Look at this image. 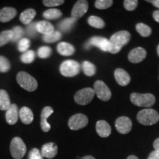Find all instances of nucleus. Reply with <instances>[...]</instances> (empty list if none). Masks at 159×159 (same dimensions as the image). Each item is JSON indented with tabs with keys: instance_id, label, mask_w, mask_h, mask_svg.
Masks as SVG:
<instances>
[{
	"instance_id": "bb28decb",
	"label": "nucleus",
	"mask_w": 159,
	"mask_h": 159,
	"mask_svg": "<svg viewBox=\"0 0 159 159\" xmlns=\"http://www.w3.org/2000/svg\"><path fill=\"white\" fill-rule=\"evenodd\" d=\"M88 23L91 27L97 29H102L105 25L104 21L96 16H91L88 19Z\"/></svg>"
},
{
	"instance_id": "4468645a",
	"label": "nucleus",
	"mask_w": 159,
	"mask_h": 159,
	"mask_svg": "<svg viewBox=\"0 0 159 159\" xmlns=\"http://www.w3.org/2000/svg\"><path fill=\"white\" fill-rule=\"evenodd\" d=\"M53 114L52 108L49 106H47L41 111V128L43 132H49L51 129V125L47 122V119L50 116V115Z\"/></svg>"
},
{
	"instance_id": "a19ab883",
	"label": "nucleus",
	"mask_w": 159,
	"mask_h": 159,
	"mask_svg": "<svg viewBox=\"0 0 159 159\" xmlns=\"http://www.w3.org/2000/svg\"><path fill=\"white\" fill-rule=\"evenodd\" d=\"M28 159H43V156L39 149L33 148L30 152Z\"/></svg>"
},
{
	"instance_id": "f704fd0d",
	"label": "nucleus",
	"mask_w": 159,
	"mask_h": 159,
	"mask_svg": "<svg viewBox=\"0 0 159 159\" xmlns=\"http://www.w3.org/2000/svg\"><path fill=\"white\" fill-rule=\"evenodd\" d=\"M30 47V41L27 38H23L18 43V49L21 52L25 53L28 51Z\"/></svg>"
},
{
	"instance_id": "c756f323",
	"label": "nucleus",
	"mask_w": 159,
	"mask_h": 159,
	"mask_svg": "<svg viewBox=\"0 0 159 159\" xmlns=\"http://www.w3.org/2000/svg\"><path fill=\"white\" fill-rule=\"evenodd\" d=\"M62 37L61 33L60 31H55L54 33L47 35H43V41L46 43H54L59 41Z\"/></svg>"
},
{
	"instance_id": "ddd939ff",
	"label": "nucleus",
	"mask_w": 159,
	"mask_h": 159,
	"mask_svg": "<svg viewBox=\"0 0 159 159\" xmlns=\"http://www.w3.org/2000/svg\"><path fill=\"white\" fill-rule=\"evenodd\" d=\"M147 56V52L142 47H137L132 49L128 55V60L133 63L142 62Z\"/></svg>"
},
{
	"instance_id": "412c9836",
	"label": "nucleus",
	"mask_w": 159,
	"mask_h": 159,
	"mask_svg": "<svg viewBox=\"0 0 159 159\" xmlns=\"http://www.w3.org/2000/svg\"><path fill=\"white\" fill-rule=\"evenodd\" d=\"M57 52L63 56H71L75 53V48L71 43L66 42H61L57 47Z\"/></svg>"
},
{
	"instance_id": "1a4fd4ad",
	"label": "nucleus",
	"mask_w": 159,
	"mask_h": 159,
	"mask_svg": "<svg viewBox=\"0 0 159 159\" xmlns=\"http://www.w3.org/2000/svg\"><path fill=\"white\" fill-rule=\"evenodd\" d=\"M97 47L103 52H108L110 47V41L103 37L94 36L91 38L85 44V49H89L91 47Z\"/></svg>"
},
{
	"instance_id": "cd10ccee",
	"label": "nucleus",
	"mask_w": 159,
	"mask_h": 159,
	"mask_svg": "<svg viewBox=\"0 0 159 159\" xmlns=\"http://www.w3.org/2000/svg\"><path fill=\"white\" fill-rule=\"evenodd\" d=\"M82 69L84 74L86 76L91 77L96 73V66L89 61H84L82 63Z\"/></svg>"
},
{
	"instance_id": "f257e3e1",
	"label": "nucleus",
	"mask_w": 159,
	"mask_h": 159,
	"mask_svg": "<svg viewBox=\"0 0 159 159\" xmlns=\"http://www.w3.org/2000/svg\"><path fill=\"white\" fill-rule=\"evenodd\" d=\"M130 40V33L126 30H122L115 33L111 35L110 41V47L108 52L111 54H116L120 52L124 46L127 45Z\"/></svg>"
},
{
	"instance_id": "6ab92c4d",
	"label": "nucleus",
	"mask_w": 159,
	"mask_h": 159,
	"mask_svg": "<svg viewBox=\"0 0 159 159\" xmlns=\"http://www.w3.org/2000/svg\"><path fill=\"white\" fill-rule=\"evenodd\" d=\"M17 14L16 10L13 7H4L0 10V21L5 23L11 21Z\"/></svg>"
},
{
	"instance_id": "0eeeda50",
	"label": "nucleus",
	"mask_w": 159,
	"mask_h": 159,
	"mask_svg": "<svg viewBox=\"0 0 159 159\" xmlns=\"http://www.w3.org/2000/svg\"><path fill=\"white\" fill-rule=\"evenodd\" d=\"M95 92L91 88H85L77 91L75 94V101L78 105H85L91 102L94 98Z\"/></svg>"
},
{
	"instance_id": "a18cd8bd",
	"label": "nucleus",
	"mask_w": 159,
	"mask_h": 159,
	"mask_svg": "<svg viewBox=\"0 0 159 159\" xmlns=\"http://www.w3.org/2000/svg\"><path fill=\"white\" fill-rule=\"evenodd\" d=\"M150 2H152L155 7H158L159 9V0H154V1H149Z\"/></svg>"
},
{
	"instance_id": "7ed1b4c3",
	"label": "nucleus",
	"mask_w": 159,
	"mask_h": 159,
	"mask_svg": "<svg viewBox=\"0 0 159 159\" xmlns=\"http://www.w3.org/2000/svg\"><path fill=\"white\" fill-rule=\"evenodd\" d=\"M137 120L144 125H152L159 121V114L154 109H143L137 114Z\"/></svg>"
},
{
	"instance_id": "2eb2a0df",
	"label": "nucleus",
	"mask_w": 159,
	"mask_h": 159,
	"mask_svg": "<svg viewBox=\"0 0 159 159\" xmlns=\"http://www.w3.org/2000/svg\"><path fill=\"white\" fill-rule=\"evenodd\" d=\"M115 80L121 86H126L130 82V77L126 71L122 69H116L114 71Z\"/></svg>"
},
{
	"instance_id": "c85d7f7f",
	"label": "nucleus",
	"mask_w": 159,
	"mask_h": 159,
	"mask_svg": "<svg viewBox=\"0 0 159 159\" xmlns=\"http://www.w3.org/2000/svg\"><path fill=\"white\" fill-rule=\"evenodd\" d=\"M136 29L138 33L142 35V37H148L150 36L152 30L149 26L143 23H139L136 26Z\"/></svg>"
},
{
	"instance_id": "4c0bfd02",
	"label": "nucleus",
	"mask_w": 159,
	"mask_h": 159,
	"mask_svg": "<svg viewBox=\"0 0 159 159\" xmlns=\"http://www.w3.org/2000/svg\"><path fill=\"white\" fill-rule=\"evenodd\" d=\"M138 2L137 0H125L124 1V7L127 11H133L136 8Z\"/></svg>"
},
{
	"instance_id": "aec40b11",
	"label": "nucleus",
	"mask_w": 159,
	"mask_h": 159,
	"mask_svg": "<svg viewBox=\"0 0 159 159\" xmlns=\"http://www.w3.org/2000/svg\"><path fill=\"white\" fill-rule=\"evenodd\" d=\"M36 29L38 33H42L43 35H47L54 33V26L47 21H41L36 23Z\"/></svg>"
},
{
	"instance_id": "9d476101",
	"label": "nucleus",
	"mask_w": 159,
	"mask_h": 159,
	"mask_svg": "<svg viewBox=\"0 0 159 159\" xmlns=\"http://www.w3.org/2000/svg\"><path fill=\"white\" fill-rule=\"evenodd\" d=\"M94 91L97 97L102 101H108L111 97V91L108 85L102 80L94 83Z\"/></svg>"
},
{
	"instance_id": "72a5a7b5",
	"label": "nucleus",
	"mask_w": 159,
	"mask_h": 159,
	"mask_svg": "<svg viewBox=\"0 0 159 159\" xmlns=\"http://www.w3.org/2000/svg\"><path fill=\"white\" fill-rule=\"evenodd\" d=\"M11 68V65L8 59L0 55V72H7Z\"/></svg>"
},
{
	"instance_id": "39448f33",
	"label": "nucleus",
	"mask_w": 159,
	"mask_h": 159,
	"mask_svg": "<svg viewBox=\"0 0 159 159\" xmlns=\"http://www.w3.org/2000/svg\"><path fill=\"white\" fill-rule=\"evenodd\" d=\"M80 65L73 60H67L63 61L60 66L61 74L64 77H71L77 75L80 71Z\"/></svg>"
},
{
	"instance_id": "49530a36",
	"label": "nucleus",
	"mask_w": 159,
	"mask_h": 159,
	"mask_svg": "<svg viewBox=\"0 0 159 159\" xmlns=\"http://www.w3.org/2000/svg\"><path fill=\"white\" fill-rule=\"evenodd\" d=\"M80 159H95V158H94V157H93L91 156H86L83 157V158H81Z\"/></svg>"
},
{
	"instance_id": "f8f14e48",
	"label": "nucleus",
	"mask_w": 159,
	"mask_h": 159,
	"mask_svg": "<svg viewBox=\"0 0 159 159\" xmlns=\"http://www.w3.org/2000/svg\"><path fill=\"white\" fill-rule=\"evenodd\" d=\"M115 126L119 134H127L132 128V122L130 118L127 116H120L116 120Z\"/></svg>"
},
{
	"instance_id": "f03ea898",
	"label": "nucleus",
	"mask_w": 159,
	"mask_h": 159,
	"mask_svg": "<svg viewBox=\"0 0 159 159\" xmlns=\"http://www.w3.org/2000/svg\"><path fill=\"white\" fill-rule=\"evenodd\" d=\"M17 83L20 86L27 91H34L38 88L37 80L25 71H20L16 76Z\"/></svg>"
},
{
	"instance_id": "5701e85b",
	"label": "nucleus",
	"mask_w": 159,
	"mask_h": 159,
	"mask_svg": "<svg viewBox=\"0 0 159 159\" xmlns=\"http://www.w3.org/2000/svg\"><path fill=\"white\" fill-rule=\"evenodd\" d=\"M19 117L24 124L30 125L33 121V113L27 107H22L19 111Z\"/></svg>"
},
{
	"instance_id": "473e14b6",
	"label": "nucleus",
	"mask_w": 159,
	"mask_h": 159,
	"mask_svg": "<svg viewBox=\"0 0 159 159\" xmlns=\"http://www.w3.org/2000/svg\"><path fill=\"white\" fill-rule=\"evenodd\" d=\"M35 58V53L33 50H28L21 56V61L25 63H31Z\"/></svg>"
},
{
	"instance_id": "a211bd4d",
	"label": "nucleus",
	"mask_w": 159,
	"mask_h": 159,
	"mask_svg": "<svg viewBox=\"0 0 159 159\" xmlns=\"http://www.w3.org/2000/svg\"><path fill=\"white\" fill-rule=\"evenodd\" d=\"M96 130L97 134L102 138L108 137L111 134V128L110 125L104 120H99L97 122Z\"/></svg>"
},
{
	"instance_id": "de8ad7c7",
	"label": "nucleus",
	"mask_w": 159,
	"mask_h": 159,
	"mask_svg": "<svg viewBox=\"0 0 159 159\" xmlns=\"http://www.w3.org/2000/svg\"><path fill=\"white\" fill-rule=\"evenodd\" d=\"M127 159H139V158L135 156H130L128 157V158H127Z\"/></svg>"
},
{
	"instance_id": "37998d69",
	"label": "nucleus",
	"mask_w": 159,
	"mask_h": 159,
	"mask_svg": "<svg viewBox=\"0 0 159 159\" xmlns=\"http://www.w3.org/2000/svg\"><path fill=\"white\" fill-rule=\"evenodd\" d=\"M153 148L155 150L159 152V138L156 139L153 143Z\"/></svg>"
},
{
	"instance_id": "423d86ee",
	"label": "nucleus",
	"mask_w": 159,
	"mask_h": 159,
	"mask_svg": "<svg viewBox=\"0 0 159 159\" xmlns=\"http://www.w3.org/2000/svg\"><path fill=\"white\" fill-rule=\"evenodd\" d=\"M10 151L13 158L21 159L25 156L27 152V147L22 139L19 137H15L12 139L11 142Z\"/></svg>"
},
{
	"instance_id": "b1692460",
	"label": "nucleus",
	"mask_w": 159,
	"mask_h": 159,
	"mask_svg": "<svg viewBox=\"0 0 159 159\" xmlns=\"http://www.w3.org/2000/svg\"><path fill=\"white\" fill-rule=\"evenodd\" d=\"M35 16H36V12H35V10L29 8L25 10V11H23L21 13L19 19L21 23L24 24V25H28L31 23V21H33Z\"/></svg>"
},
{
	"instance_id": "e433bc0d",
	"label": "nucleus",
	"mask_w": 159,
	"mask_h": 159,
	"mask_svg": "<svg viewBox=\"0 0 159 159\" xmlns=\"http://www.w3.org/2000/svg\"><path fill=\"white\" fill-rule=\"evenodd\" d=\"M52 54V49L47 46L40 47L38 50V55L41 58H47L50 56Z\"/></svg>"
},
{
	"instance_id": "f3484780",
	"label": "nucleus",
	"mask_w": 159,
	"mask_h": 159,
	"mask_svg": "<svg viewBox=\"0 0 159 159\" xmlns=\"http://www.w3.org/2000/svg\"><path fill=\"white\" fill-rule=\"evenodd\" d=\"M19 116L18 106L16 104H11V107L6 111L5 119L9 125H15L17 122Z\"/></svg>"
},
{
	"instance_id": "09e8293b",
	"label": "nucleus",
	"mask_w": 159,
	"mask_h": 159,
	"mask_svg": "<svg viewBox=\"0 0 159 159\" xmlns=\"http://www.w3.org/2000/svg\"><path fill=\"white\" fill-rule=\"evenodd\" d=\"M157 52H158V56H159V44L158 46V47H157Z\"/></svg>"
},
{
	"instance_id": "c9c22d12",
	"label": "nucleus",
	"mask_w": 159,
	"mask_h": 159,
	"mask_svg": "<svg viewBox=\"0 0 159 159\" xmlns=\"http://www.w3.org/2000/svg\"><path fill=\"white\" fill-rule=\"evenodd\" d=\"M114 3L112 0H97L95 2V7L99 10H105L111 7Z\"/></svg>"
},
{
	"instance_id": "20e7f679",
	"label": "nucleus",
	"mask_w": 159,
	"mask_h": 159,
	"mask_svg": "<svg viewBox=\"0 0 159 159\" xmlns=\"http://www.w3.org/2000/svg\"><path fill=\"white\" fill-rule=\"evenodd\" d=\"M130 100L132 103L139 107L150 108L156 102V98L152 94H139L132 93L130 95Z\"/></svg>"
},
{
	"instance_id": "9b49d317",
	"label": "nucleus",
	"mask_w": 159,
	"mask_h": 159,
	"mask_svg": "<svg viewBox=\"0 0 159 159\" xmlns=\"http://www.w3.org/2000/svg\"><path fill=\"white\" fill-rule=\"evenodd\" d=\"M89 9V3L85 0H79L75 4L71 11V18L77 20L83 17Z\"/></svg>"
},
{
	"instance_id": "79ce46f5",
	"label": "nucleus",
	"mask_w": 159,
	"mask_h": 159,
	"mask_svg": "<svg viewBox=\"0 0 159 159\" xmlns=\"http://www.w3.org/2000/svg\"><path fill=\"white\" fill-rule=\"evenodd\" d=\"M148 159H159V152L154 150L150 154Z\"/></svg>"
},
{
	"instance_id": "393cba45",
	"label": "nucleus",
	"mask_w": 159,
	"mask_h": 159,
	"mask_svg": "<svg viewBox=\"0 0 159 159\" xmlns=\"http://www.w3.org/2000/svg\"><path fill=\"white\" fill-rule=\"evenodd\" d=\"M11 103L7 91L1 89L0 90V110L7 111L11 107Z\"/></svg>"
},
{
	"instance_id": "6e6552de",
	"label": "nucleus",
	"mask_w": 159,
	"mask_h": 159,
	"mask_svg": "<svg viewBox=\"0 0 159 159\" xmlns=\"http://www.w3.org/2000/svg\"><path fill=\"white\" fill-rule=\"evenodd\" d=\"M89 123V119L85 115L83 114H77L73 115L69 119V128L72 130H77L84 128Z\"/></svg>"
},
{
	"instance_id": "58836bf2",
	"label": "nucleus",
	"mask_w": 159,
	"mask_h": 159,
	"mask_svg": "<svg viewBox=\"0 0 159 159\" xmlns=\"http://www.w3.org/2000/svg\"><path fill=\"white\" fill-rule=\"evenodd\" d=\"M27 33L30 37L34 38L37 35L38 31L36 29V23H30L27 27Z\"/></svg>"
},
{
	"instance_id": "4be33fe9",
	"label": "nucleus",
	"mask_w": 159,
	"mask_h": 159,
	"mask_svg": "<svg viewBox=\"0 0 159 159\" xmlns=\"http://www.w3.org/2000/svg\"><path fill=\"white\" fill-rule=\"evenodd\" d=\"M77 20L73 18H66V19L62 20V21L57 25L60 32H63V33H69L72 30L75 24H76Z\"/></svg>"
},
{
	"instance_id": "c03bdc74",
	"label": "nucleus",
	"mask_w": 159,
	"mask_h": 159,
	"mask_svg": "<svg viewBox=\"0 0 159 159\" xmlns=\"http://www.w3.org/2000/svg\"><path fill=\"white\" fill-rule=\"evenodd\" d=\"M152 16L155 21L159 23V11H155L152 13Z\"/></svg>"
},
{
	"instance_id": "ea45409f",
	"label": "nucleus",
	"mask_w": 159,
	"mask_h": 159,
	"mask_svg": "<svg viewBox=\"0 0 159 159\" xmlns=\"http://www.w3.org/2000/svg\"><path fill=\"white\" fill-rule=\"evenodd\" d=\"M64 3L63 0H43V4L47 7H56V6L61 5Z\"/></svg>"
},
{
	"instance_id": "dca6fc26",
	"label": "nucleus",
	"mask_w": 159,
	"mask_h": 159,
	"mask_svg": "<svg viewBox=\"0 0 159 159\" xmlns=\"http://www.w3.org/2000/svg\"><path fill=\"white\" fill-rule=\"evenodd\" d=\"M43 158H53L57 154V146L55 143L49 142L43 144L41 150Z\"/></svg>"
},
{
	"instance_id": "7c9ffc66",
	"label": "nucleus",
	"mask_w": 159,
	"mask_h": 159,
	"mask_svg": "<svg viewBox=\"0 0 159 159\" xmlns=\"http://www.w3.org/2000/svg\"><path fill=\"white\" fill-rule=\"evenodd\" d=\"M13 39L12 30H5L0 33V47L5 45Z\"/></svg>"
},
{
	"instance_id": "a878e982",
	"label": "nucleus",
	"mask_w": 159,
	"mask_h": 159,
	"mask_svg": "<svg viewBox=\"0 0 159 159\" xmlns=\"http://www.w3.org/2000/svg\"><path fill=\"white\" fill-rule=\"evenodd\" d=\"M62 12L58 9L52 8L43 12V16L47 20H56L62 16Z\"/></svg>"
},
{
	"instance_id": "2f4dec72",
	"label": "nucleus",
	"mask_w": 159,
	"mask_h": 159,
	"mask_svg": "<svg viewBox=\"0 0 159 159\" xmlns=\"http://www.w3.org/2000/svg\"><path fill=\"white\" fill-rule=\"evenodd\" d=\"M12 32H13V39H12L13 42L19 41L20 40L22 39L23 35L25 34L23 28L20 27V26H16V27H13V29L12 30Z\"/></svg>"
}]
</instances>
